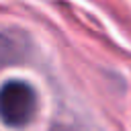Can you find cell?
<instances>
[{"mask_svg":"<svg viewBox=\"0 0 131 131\" xmlns=\"http://www.w3.org/2000/svg\"><path fill=\"white\" fill-rule=\"evenodd\" d=\"M37 111V96L31 84L10 80L0 88V117L8 127L27 125Z\"/></svg>","mask_w":131,"mask_h":131,"instance_id":"1","label":"cell"}]
</instances>
